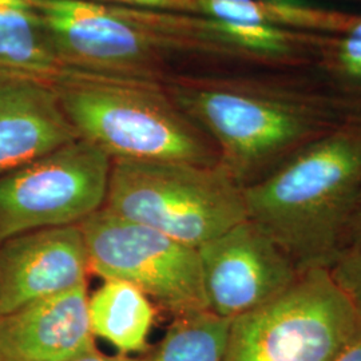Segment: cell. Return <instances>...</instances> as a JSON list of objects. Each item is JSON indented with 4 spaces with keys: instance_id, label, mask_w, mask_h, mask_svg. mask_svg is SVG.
I'll use <instances>...</instances> for the list:
<instances>
[{
    "instance_id": "obj_4",
    "label": "cell",
    "mask_w": 361,
    "mask_h": 361,
    "mask_svg": "<svg viewBox=\"0 0 361 361\" xmlns=\"http://www.w3.org/2000/svg\"><path fill=\"white\" fill-rule=\"evenodd\" d=\"M171 101L216 142L219 164L243 188L331 131L322 111L235 91L176 87Z\"/></svg>"
},
{
    "instance_id": "obj_20",
    "label": "cell",
    "mask_w": 361,
    "mask_h": 361,
    "mask_svg": "<svg viewBox=\"0 0 361 361\" xmlns=\"http://www.w3.org/2000/svg\"><path fill=\"white\" fill-rule=\"evenodd\" d=\"M338 61L348 75L361 79V37L349 34L341 40Z\"/></svg>"
},
{
    "instance_id": "obj_3",
    "label": "cell",
    "mask_w": 361,
    "mask_h": 361,
    "mask_svg": "<svg viewBox=\"0 0 361 361\" xmlns=\"http://www.w3.org/2000/svg\"><path fill=\"white\" fill-rule=\"evenodd\" d=\"M104 207L193 247L247 219L244 188L219 162L114 159Z\"/></svg>"
},
{
    "instance_id": "obj_22",
    "label": "cell",
    "mask_w": 361,
    "mask_h": 361,
    "mask_svg": "<svg viewBox=\"0 0 361 361\" xmlns=\"http://www.w3.org/2000/svg\"><path fill=\"white\" fill-rule=\"evenodd\" d=\"M335 361H361V331L341 350Z\"/></svg>"
},
{
    "instance_id": "obj_23",
    "label": "cell",
    "mask_w": 361,
    "mask_h": 361,
    "mask_svg": "<svg viewBox=\"0 0 361 361\" xmlns=\"http://www.w3.org/2000/svg\"><path fill=\"white\" fill-rule=\"evenodd\" d=\"M73 361H146V359H142V357H131V356H126V355L107 356V355H104V353L95 350L92 353H89L86 356H82V357Z\"/></svg>"
},
{
    "instance_id": "obj_15",
    "label": "cell",
    "mask_w": 361,
    "mask_h": 361,
    "mask_svg": "<svg viewBox=\"0 0 361 361\" xmlns=\"http://www.w3.org/2000/svg\"><path fill=\"white\" fill-rule=\"evenodd\" d=\"M231 324L209 310L177 314L146 361H224Z\"/></svg>"
},
{
    "instance_id": "obj_10",
    "label": "cell",
    "mask_w": 361,
    "mask_h": 361,
    "mask_svg": "<svg viewBox=\"0 0 361 361\" xmlns=\"http://www.w3.org/2000/svg\"><path fill=\"white\" fill-rule=\"evenodd\" d=\"M90 259L79 225L22 233L0 244V317L87 284Z\"/></svg>"
},
{
    "instance_id": "obj_6",
    "label": "cell",
    "mask_w": 361,
    "mask_h": 361,
    "mask_svg": "<svg viewBox=\"0 0 361 361\" xmlns=\"http://www.w3.org/2000/svg\"><path fill=\"white\" fill-rule=\"evenodd\" d=\"M79 228L92 273L137 286L173 316L209 310L197 247L104 207Z\"/></svg>"
},
{
    "instance_id": "obj_21",
    "label": "cell",
    "mask_w": 361,
    "mask_h": 361,
    "mask_svg": "<svg viewBox=\"0 0 361 361\" xmlns=\"http://www.w3.org/2000/svg\"><path fill=\"white\" fill-rule=\"evenodd\" d=\"M356 247H361V192L349 216L348 224L344 231L343 241H341V253Z\"/></svg>"
},
{
    "instance_id": "obj_2",
    "label": "cell",
    "mask_w": 361,
    "mask_h": 361,
    "mask_svg": "<svg viewBox=\"0 0 361 361\" xmlns=\"http://www.w3.org/2000/svg\"><path fill=\"white\" fill-rule=\"evenodd\" d=\"M55 90L79 138L111 161L219 164L202 131L152 79L77 82Z\"/></svg>"
},
{
    "instance_id": "obj_13",
    "label": "cell",
    "mask_w": 361,
    "mask_h": 361,
    "mask_svg": "<svg viewBox=\"0 0 361 361\" xmlns=\"http://www.w3.org/2000/svg\"><path fill=\"white\" fill-rule=\"evenodd\" d=\"M0 73L32 78L54 87L119 78L68 65L31 0H0Z\"/></svg>"
},
{
    "instance_id": "obj_16",
    "label": "cell",
    "mask_w": 361,
    "mask_h": 361,
    "mask_svg": "<svg viewBox=\"0 0 361 361\" xmlns=\"http://www.w3.org/2000/svg\"><path fill=\"white\" fill-rule=\"evenodd\" d=\"M195 13L225 22L307 23L320 22L319 15L308 8L284 0H195Z\"/></svg>"
},
{
    "instance_id": "obj_17",
    "label": "cell",
    "mask_w": 361,
    "mask_h": 361,
    "mask_svg": "<svg viewBox=\"0 0 361 361\" xmlns=\"http://www.w3.org/2000/svg\"><path fill=\"white\" fill-rule=\"evenodd\" d=\"M186 31H197L201 35L225 40L233 46L262 54H285L292 47V39L283 28L269 23L225 22L217 19L185 20Z\"/></svg>"
},
{
    "instance_id": "obj_14",
    "label": "cell",
    "mask_w": 361,
    "mask_h": 361,
    "mask_svg": "<svg viewBox=\"0 0 361 361\" xmlns=\"http://www.w3.org/2000/svg\"><path fill=\"white\" fill-rule=\"evenodd\" d=\"M87 310L94 336L110 343L119 355L130 356L147 347L157 312L153 301L137 286L116 279L104 280L89 292Z\"/></svg>"
},
{
    "instance_id": "obj_9",
    "label": "cell",
    "mask_w": 361,
    "mask_h": 361,
    "mask_svg": "<svg viewBox=\"0 0 361 361\" xmlns=\"http://www.w3.org/2000/svg\"><path fill=\"white\" fill-rule=\"evenodd\" d=\"M209 310L233 320L283 295L301 271L247 219L197 247Z\"/></svg>"
},
{
    "instance_id": "obj_18",
    "label": "cell",
    "mask_w": 361,
    "mask_h": 361,
    "mask_svg": "<svg viewBox=\"0 0 361 361\" xmlns=\"http://www.w3.org/2000/svg\"><path fill=\"white\" fill-rule=\"evenodd\" d=\"M328 271L348 298L361 324V247L343 252Z\"/></svg>"
},
{
    "instance_id": "obj_24",
    "label": "cell",
    "mask_w": 361,
    "mask_h": 361,
    "mask_svg": "<svg viewBox=\"0 0 361 361\" xmlns=\"http://www.w3.org/2000/svg\"><path fill=\"white\" fill-rule=\"evenodd\" d=\"M349 34L361 37V20L360 22H356V23L353 25V27L349 30Z\"/></svg>"
},
{
    "instance_id": "obj_5",
    "label": "cell",
    "mask_w": 361,
    "mask_h": 361,
    "mask_svg": "<svg viewBox=\"0 0 361 361\" xmlns=\"http://www.w3.org/2000/svg\"><path fill=\"white\" fill-rule=\"evenodd\" d=\"M360 331L329 271L310 269L283 295L233 319L224 361H335Z\"/></svg>"
},
{
    "instance_id": "obj_11",
    "label": "cell",
    "mask_w": 361,
    "mask_h": 361,
    "mask_svg": "<svg viewBox=\"0 0 361 361\" xmlns=\"http://www.w3.org/2000/svg\"><path fill=\"white\" fill-rule=\"evenodd\" d=\"M87 300L80 285L1 316L0 361H73L98 350Z\"/></svg>"
},
{
    "instance_id": "obj_8",
    "label": "cell",
    "mask_w": 361,
    "mask_h": 361,
    "mask_svg": "<svg viewBox=\"0 0 361 361\" xmlns=\"http://www.w3.org/2000/svg\"><path fill=\"white\" fill-rule=\"evenodd\" d=\"M73 67L110 75L147 77L162 47L177 42L137 23L122 7L87 0H31Z\"/></svg>"
},
{
    "instance_id": "obj_19",
    "label": "cell",
    "mask_w": 361,
    "mask_h": 361,
    "mask_svg": "<svg viewBox=\"0 0 361 361\" xmlns=\"http://www.w3.org/2000/svg\"><path fill=\"white\" fill-rule=\"evenodd\" d=\"M104 4L157 10L169 13H195V0H87Z\"/></svg>"
},
{
    "instance_id": "obj_7",
    "label": "cell",
    "mask_w": 361,
    "mask_h": 361,
    "mask_svg": "<svg viewBox=\"0 0 361 361\" xmlns=\"http://www.w3.org/2000/svg\"><path fill=\"white\" fill-rule=\"evenodd\" d=\"M111 164L79 138L0 176V244L22 233L79 225L102 209Z\"/></svg>"
},
{
    "instance_id": "obj_1",
    "label": "cell",
    "mask_w": 361,
    "mask_h": 361,
    "mask_svg": "<svg viewBox=\"0 0 361 361\" xmlns=\"http://www.w3.org/2000/svg\"><path fill=\"white\" fill-rule=\"evenodd\" d=\"M361 192V123L341 125L244 188L247 219L301 271L329 269Z\"/></svg>"
},
{
    "instance_id": "obj_12",
    "label": "cell",
    "mask_w": 361,
    "mask_h": 361,
    "mask_svg": "<svg viewBox=\"0 0 361 361\" xmlns=\"http://www.w3.org/2000/svg\"><path fill=\"white\" fill-rule=\"evenodd\" d=\"M77 140L54 86L0 73V176Z\"/></svg>"
}]
</instances>
